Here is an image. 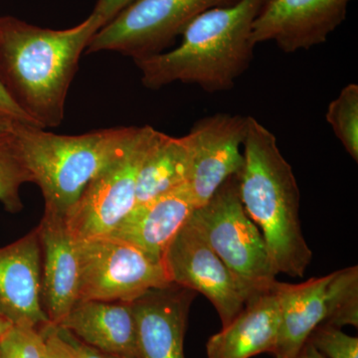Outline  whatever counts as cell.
I'll return each mask as SVG.
<instances>
[{"label": "cell", "mask_w": 358, "mask_h": 358, "mask_svg": "<svg viewBox=\"0 0 358 358\" xmlns=\"http://www.w3.org/2000/svg\"><path fill=\"white\" fill-rule=\"evenodd\" d=\"M100 28L92 14L63 30L0 17V83L34 126H60L80 57Z\"/></svg>", "instance_id": "1"}, {"label": "cell", "mask_w": 358, "mask_h": 358, "mask_svg": "<svg viewBox=\"0 0 358 358\" xmlns=\"http://www.w3.org/2000/svg\"><path fill=\"white\" fill-rule=\"evenodd\" d=\"M265 1L238 0L208 9L185 28L178 47L134 60L145 88L181 82L208 93L232 89L253 60L252 29Z\"/></svg>", "instance_id": "2"}, {"label": "cell", "mask_w": 358, "mask_h": 358, "mask_svg": "<svg viewBox=\"0 0 358 358\" xmlns=\"http://www.w3.org/2000/svg\"><path fill=\"white\" fill-rule=\"evenodd\" d=\"M243 157L237 179L245 211L262 233L278 274L303 278L313 253L301 232L300 189L275 134L253 117Z\"/></svg>", "instance_id": "3"}, {"label": "cell", "mask_w": 358, "mask_h": 358, "mask_svg": "<svg viewBox=\"0 0 358 358\" xmlns=\"http://www.w3.org/2000/svg\"><path fill=\"white\" fill-rule=\"evenodd\" d=\"M138 131L140 127H117L63 136L20 121L13 129L32 183L43 195L44 214L64 219L89 183L126 152Z\"/></svg>", "instance_id": "4"}, {"label": "cell", "mask_w": 358, "mask_h": 358, "mask_svg": "<svg viewBox=\"0 0 358 358\" xmlns=\"http://www.w3.org/2000/svg\"><path fill=\"white\" fill-rule=\"evenodd\" d=\"M280 326L275 358L294 357L317 327H358V268L352 266L300 284L275 282Z\"/></svg>", "instance_id": "5"}, {"label": "cell", "mask_w": 358, "mask_h": 358, "mask_svg": "<svg viewBox=\"0 0 358 358\" xmlns=\"http://www.w3.org/2000/svg\"><path fill=\"white\" fill-rule=\"evenodd\" d=\"M192 217L211 248L252 294L273 288L278 273L262 233L240 200L237 176L228 178Z\"/></svg>", "instance_id": "6"}, {"label": "cell", "mask_w": 358, "mask_h": 358, "mask_svg": "<svg viewBox=\"0 0 358 358\" xmlns=\"http://www.w3.org/2000/svg\"><path fill=\"white\" fill-rule=\"evenodd\" d=\"M238 0H136L90 40L86 53L115 51L136 60L162 53L197 16Z\"/></svg>", "instance_id": "7"}, {"label": "cell", "mask_w": 358, "mask_h": 358, "mask_svg": "<svg viewBox=\"0 0 358 358\" xmlns=\"http://www.w3.org/2000/svg\"><path fill=\"white\" fill-rule=\"evenodd\" d=\"M78 301L131 303L171 284L162 263L110 236L76 241Z\"/></svg>", "instance_id": "8"}, {"label": "cell", "mask_w": 358, "mask_h": 358, "mask_svg": "<svg viewBox=\"0 0 358 358\" xmlns=\"http://www.w3.org/2000/svg\"><path fill=\"white\" fill-rule=\"evenodd\" d=\"M157 134L152 127H140L126 152L89 183L65 219L76 241L108 236L133 210L138 171Z\"/></svg>", "instance_id": "9"}, {"label": "cell", "mask_w": 358, "mask_h": 358, "mask_svg": "<svg viewBox=\"0 0 358 358\" xmlns=\"http://www.w3.org/2000/svg\"><path fill=\"white\" fill-rule=\"evenodd\" d=\"M162 265L171 284L202 294L211 301L222 327L254 296L211 248L192 216L167 247Z\"/></svg>", "instance_id": "10"}, {"label": "cell", "mask_w": 358, "mask_h": 358, "mask_svg": "<svg viewBox=\"0 0 358 358\" xmlns=\"http://www.w3.org/2000/svg\"><path fill=\"white\" fill-rule=\"evenodd\" d=\"M248 117L226 113L202 117L186 134L189 143L187 185L197 208L243 166Z\"/></svg>", "instance_id": "11"}, {"label": "cell", "mask_w": 358, "mask_h": 358, "mask_svg": "<svg viewBox=\"0 0 358 358\" xmlns=\"http://www.w3.org/2000/svg\"><path fill=\"white\" fill-rule=\"evenodd\" d=\"M352 0H266L253 23L254 44L274 42L285 53L324 43Z\"/></svg>", "instance_id": "12"}, {"label": "cell", "mask_w": 358, "mask_h": 358, "mask_svg": "<svg viewBox=\"0 0 358 358\" xmlns=\"http://www.w3.org/2000/svg\"><path fill=\"white\" fill-rule=\"evenodd\" d=\"M41 268L37 228L0 248V315L13 326L42 329L51 324L42 308Z\"/></svg>", "instance_id": "13"}, {"label": "cell", "mask_w": 358, "mask_h": 358, "mask_svg": "<svg viewBox=\"0 0 358 358\" xmlns=\"http://www.w3.org/2000/svg\"><path fill=\"white\" fill-rule=\"evenodd\" d=\"M195 292L176 284L131 301L141 358H185V336Z\"/></svg>", "instance_id": "14"}, {"label": "cell", "mask_w": 358, "mask_h": 358, "mask_svg": "<svg viewBox=\"0 0 358 358\" xmlns=\"http://www.w3.org/2000/svg\"><path fill=\"white\" fill-rule=\"evenodd\" d=\"M37 230L42 254V308L57 327L78 301L76 240L64 218L49 214H44Z\"/></svg>", "instance_id": "15"}, {"label": "cell", "mask_w": 358, "mask_h": 358, "mask_svg": "<svg viewBox=\"0 0 358 358\" xmlns=\"http://www.w3.org/2000/svg\"><path fill=\"white\" fill-rule=\"evenodd\" d=\"M196 208L187 185H183L134 206L108 236L128 242L155 262L162 263L167 247Z\"/></svg>", "instance_id": "16"}, {"label": "cell", "mask_w": 358, "mask_h": 358, "mask_svg": "<svg viewBox=\"0 0 358 358\" xmlns=\"http://www.w3.org/2000/svg\"><path fill=\"white\" fill-rule=\"evenodd\" d=\"M57 327L100 352L141 358L131 303L78 301Z\"/></svg>", "instance_id": "17"}, {"label": "cell", "mask_w": 358, "mask_h": 358, "mask_svg": "<svg viewBox=\"0 0 358 358\" xmlns=\"http://www.w3.org/2000/svg\"><path fill=\"white\" fill-rule=\"evenodd\" d=\"M280 326L275 285L252 296L241 313L207 341V358H250L274 353Z\"/></svg>", "instance_id": "18"}, {"label": "cell", "mask_w": 358, "mask_h": 358, "mask_svg": "<svg viewBox=\"0 0 358 358\" xmlns=\"http://www.w3.org/2000/svg\"><path fill=\"white\" fill-rule=\"evenodd\" d=\"M189 160L186 136L174 138L159 131L138 171L136 206L186 185Z\"/></svg>", "instance_id": "19"}, {"label": "cell", "mask_w": 358, "mask_h": 358, "mask_svg": "<svg viewBox=\"0 0 358 358\" xmlns=\"http://www.w3.org/2000/svg\"><path fill=\"white\" fill-rule=\"evenodd\" d=\"M32 183V176L25 166L13 131L0 134V203L11 213L23 208L20 189Z\"/></svg>", "instance_id": "20"}, {"label": "cell", "mask_w": 358, "mask_h": 358, "mask_svg": "<svg viewBox=\"0 0 358 358\" xmlns=\"http://www.w3.org/2000/svg\"><path fill=\"white\" fill-rule=\"evenodd\" d=\"M326 119L348 154L358 160V85L348 84L327 108Z\"/></svg>", "instance_id": "21"}, {"label": "cell", "mask_w": 358, "mask_h": 358, "mask_svg": "<svg viewBox=\"0 0 358 358\" xmlns=\"http://www.w3.org/2000/svg\"><path fill=\"white\" fill-rule=\"evenodd\" d=\"M0 358H46L43 329L11 326L0 336Z\"/></svg>", "instance_id": "22"}, {"label": "cell", "mask_w": 358, "mask_h": 358, "mask_svg": "<svg viewBox=\"0 0 358 358\" xmlns=\"http://www.w3.org/2000/svg\"><path fill=\"white\" fill-rule=\"evenodd\" d=\"M308 341L327 358H358V338L338 327L322 324Z\"/></svg>", "instance_id": "23"}, {"label": "cell", "mask_w": 358, "mask_h": 358, "mask_svg": "<svg viewBox=\"0 0 358 358\" xmlns=\"http://www.w3.org/2000/svg\"><path fill=\"white\" fill-rule=\"evenodd\" d=\"M46 343V358H77L72 346L54 324H48L43 329Z\"/></svg>", "instance_id": "24"}, {"label": "cell", "mask_w": 358, "mask_h": 358, "mask_svg": "<svg viewBox=\"0 0 358 358\" xmlns=\"http://www.w3.org/2000/svg\"><path fill=\"white\" fill-rule=\"evenodd\" d=\"M134 1L136 0H96L91 14L102 28Z\"/></svg>", "instance_id": "25"}, {"label": "cell", "mask_w": 358, "mask_h": 358, "mask_svg": "<svg viewBox=\"0 0 358 358\" xmlns=\"http://www.w3.org/2000/svg\"><path fill=\"white\" fill-rule=\"evenodd\" d=\"M58 329L60 334H62L63 338L72 346L77 358H124L95 350V348L81 343L79 339H77L74 336L66 331L65 329H60V327H58Z\"/></svg>", "instance_id": "26"}, {"label": "cell", "mask_w": 358, "mask_h": 358, "mask_svg": "<svg viewBox=\"0 0 358 358\" xmlns=\"http://www.w3.org/2000/svg\"><path fill=\"white\" fill-rule=\"evenodd\" d=\"M0 112L10 115L16 121L34 126L33 122L30 121L29 117L13 102V99L7 94L6 89L3 88L1 83H0Z\"/></svg>", "instance_id": "27"}, {"label": "cell", "mask_w": 358, "mask_h": 358, "mask_svg": "<svg viewBox=\"0 0 358 358\" xmlns=\"http://www.w3.org/2000/svg\"><path fill=\"white\" fill-rule=\"evenodd\" d=\"M289 358H327L324 357V355H322L319 352V350H317V348H315L312 345V343H310V341H307V343H305L303 346H301V348L300 350H299L298 352L296 353V355H294V357H289Z\"/></svg>", "instance_id": "28"}, {"label": "cell", "mask_w": 358, "mask_h": 358, "mask_svg": "<svg viewBox=\"0 0 358 358\" xmlns=\"http://www.w3.org/2000/svg\"><path fill=\"white\" fill-rule=\"evenodd\" d=\"M15 122L16 120H14L10 115L0 112V134L8 133V131H13Z\"/></svg>", "instance_id": "29"}, {"label": "cell", "mask_w": 358, "mask_h": 358, "mask_svg": "<svg viewBox=\"0 0 358 358\" xmlns=\"http://www.w3.org/2000/svg\"><path fill=\"white\" fill-rule=\"evenodd\" d=\"M11 326H13V324H11L8 320H6L0 315V336H3Z\"/></svg>", "instance_id": "30"}]
</instances>
